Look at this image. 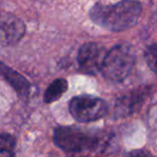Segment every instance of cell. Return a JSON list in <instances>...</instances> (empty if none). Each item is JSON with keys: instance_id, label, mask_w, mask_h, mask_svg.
Segmentation results:
<instances>
[{"instance_id": "obj_2", "label": "cell", "mask_w": 157, "mask_h": 157, "mask_svg": "<svg viewBox=\"0 0 157 157\" xmlns=\"http://www.w3.org/2000/svg\"><path fill=\"white\" fill-rule=\"evenodd\" d=\"M136 63V52L129 44H117L105 53L101 73L111 82H123L130 74Z\"/></svg>"}, {"instance_id": "obj_5", "label": "cell", "mask_w": 157, "mask_h": 157, "mask_svg": "<svg viewBox=\"0 0 157 157\" xmlns=\"http://www.w3.org/2000/svg\"><path fill=\"white\" fill-rule=\"evenodd\" d=\"M105 53V48L98 43L83 44L78 53V63L81 71L86 74H97L101 70Z\"/></svg>"}, {"instance_id": "obj_9", "label": "cell", "mask_w": 157, "mask_h": 157, "mask_svg": "<svg viewBox=\"0 0 157 157\" xmlns=\"http://www.w3.org/2000/svg\"><path fill=\"white\" fill-rule=\"evenodd\" d=\"M68 90V82L65 78H56L48 85L44 94V102L52 103L58 100L61 95Z\"/></svg>"}, {"instance_id": "obj_8", "label": "cell", "mask_w": 157, "mask_h": 157, "mask_svg": "<svg viewBox=\"0 0 157 157\" xmlns=\"http://www.w3.org/2000/svg\"><path fill=\"white\" fill-rule=\"evenodd\" d=\"M0 76L3 78V80L11 84L12 87L17 92V94L22 97H27L30 90V85L25 80L24 76H22L15 70L11 69L5 63H0Z\"/></svg>"}, {"instance_id": "obj_4", "label": "cell", "mask_w": 157, "mask_h": 157, "mask_svg": "<svg viewBox=\"0 0 157 157\" xmlns=\"http://www.w3.org/2000/svg\"><path fill=\"white\" fill-rule=\"evenodd\" d=\"M69 111L78 122L90 123L107 115L108 105L101 98L90 95L76 96L69 102Z\"/></svg>"}, {"instance_id": "obj_6", "label": "cell", "mask_w": 157, "mask_h": 157, "mask_svg": "<svg viewBox=\"0 0 157 157\" xmlns=\"http://www.w3.org/2000/svg\"><path fill=\"white\" fill-rule=\"evenodd\" d=\"M24 33L25 26L18 18L11 15L0 20V43L3 45L16 43Z\"/></svg>"}, {"instance_id": "obj_3", "label": "cell", "mask_w": 157, "mask_h": 157, "mask_svg": "<svg viewBox=\"0 0 157 157\" xmlns=\"http://www.w3.org/2000/svg\"><path fill=\"white\" fill-rule=\"evenodd\" d=\"M54 142L61 150L69 153L95 150L100 142L96 132L75 126H60L54 131Z\"/></svg>"}, {"instance_id": "obj_1", "label": "cell", "mask_w": 157, "mask_h": 157, "mask_svg": "<svg viewBox=\"0 0 157 157\" xmlns=\"http://www.w3.org/2000/svg\"><path fill=\"white\" fill-rule=\"evenodd\" d=\"M142 13V5L137 0H122L114 5H95L90 17L95 24L110 31H123L132 27Z\"/></svg>"}, {"instance_id": "obj_11", "label": "cell", "mask_w": 157, "mask_h": 157, "mask_svg": "<svg viewBox=\"0 0 157 157\" xmlns=\"http://www.w3.org/2000/svg\"><path fill=\"white\" fill-rule=\"evenodd\" d=\"M144 57H145V61L147 66L151 68L153 72L156 71V61H157V48L156 44L153 43L148 46L145 50L144 53Z\"/></svg>"}, {"instance_id": "obj_7", "label": "cell", "mask_w": 157, "mask_h": 157, "mask_svg": "<svg viewBox=\"0 0 157 157\" xmlns=\"http://www.w3.org/2000/svg\"><path fill=\"white\" fill-rule=\"evenodd\" d=\"M146 95H147V90H138L118 99L115 107L116 115L125 116L132 113L135 110H137L141 105Z\"/></svg>"}, {"instance_id": "obj_10", "label": "cell", "mask_w": 157, "mask_h": 157, "mask_svg": "<svg viewBox=\"0 0 157 157\" xmlns=\"http://www.w3.org/2000/svg\"><path fill=\"white\" fill-rule=\"evenodd\" d=\"M15 139L13 136L3 133L0 135V157H14Z\"/></svg>"}, {"instance_id": "obj_12", "label": "cell", "mask_w": 157, "mask_h": 157, "mask_svg": "<svg viewBox=\"0 0 157 157\" xmlns=\"http://www.w3.org/2000/svg\"><path fill=\"white\" fill-rule=\"evenodd\" d=\"M126 157H154L150 152L144 150H136L131 151L126 155Z\"/></svg>"}]
</instances>
